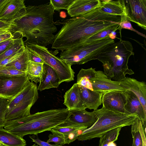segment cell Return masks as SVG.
<instances>
[{
    "mask_svg": "<svg viewBox=\"0 0 146 146\" xmlns=\"http://www.w3.org/2000/svg\"><path fill=\"white\" fill-rule=\"evenodd\" d=\"M49 139L47 142H54L55 144H65L64 139L63 135H59L55 134H50L48 136Z\"/></svg>",
    "mask_w": 146,
    "mask_h": 146,
    "instance_id": "36",
    "label": "cell"
},
{
    "mask_svg": "<svg viewBox=\"0 0 146 146\" xmlns=\"http://www.w3.org/2000/svg\"><path fill=\"white\" fill-rule=\"evenodd\" d=\"M68 113L67 108L38 112L7 121L3 127L7 131L22 137L28 135H36L50 131L64 122Z\"/></svg>",
    "mask_w": 146,
    "mask_h": 146,
    "instance_id": "3",
    "label": "cell"
},
{
    "mask_svg": "<svg viewBox=\"0 0 146 146\" xmlns=\"http://www.w3.org/2000/svg\"><path fill=\"white\" fill-rule=\"evenodd\" d=\"M126 20L146 29V0H124Z\"/></svg>",
    "mask_w": 146,
    "mask_h": 146,
    "instance_id": "10",
    "label": "cell"
},
{
    "mask_svg": "<svg viewBox=\"0 0 146 146\" xmlns=\"http://www.w3.org/2000/svg\"><path fill=\"white\" fill-rule=\"evenodd\" d=\"M15 40V38H12L0 42V55L14 44Z\"/></svg>",
    "mask_w": 146,
    "mask_h": 146,
    "instance_id": "39",
    "label": "cell"
},
{
    "mask_svg": "<svg viewBox=\"0 0 146 146\" xmlns=\"http://www.w3.org/2000/svg\"><path fill=\"white\" fill-rule=\"evenodd\" d=\"M24 0H9L0 13V20L9 23L26 11Z\"/></svg>",
    "mask_w": 146,
    "mask_h": 146,
    "instance_id": "13",
    "label": "cell"
},
{
    "mask_svg": "<svg viewBox=\"0 0 146 146\" xmlns=\"http://www.w3.org/2000/svg\"><path fill=\"white\" fill-rule=\"evenodd\" d=\"M60 84V79L55 70L44 63L41 80L38 87V90L42 91L52 88H57Z\"/></svg>",
    "mask_w": 146,
    "mask_h": 146,
    "instance_id": "19",
    "label": "cell"
},
{
    "mask_svg": "<svg viewBox=\"0 0 146 146\" xmlns=\"http://www.w3.org/2000/svg\"><path fill=\"white\" fill-rule=\"evenodd\" d=\"M12 24L0 20V29L10 30L12 27Z\"/></svg>",
    "mask_w": 146,
    "mask_h": 146,
    "instance_id": "41",
    "label": "cell"
},
{
    "mask_svg": "<svg viewBox=\"0 0 146 146\" xmlns=\"http://www.w3.org/2000/svg\"><path fill=\"white\" fill-rule=\"evenodd\" d=\"M120 86L125 90L131 91L137 97L146 114V84L135 79L126 77L119 81Z\"/></svg>",
    "mask_w": 146,
    "mask_h": 146,
    "instance_id": "15",
    "label": "cell"
},
{
    "mask_svg": "<svg viewBox=\"0 0 146 146\" xmlns=\"http://www.w3.org/2000/svg\"><path fill=\"white\" fill-rule=\"evenodd\" d=\"M29 137L32 140V141L35 142L39 146H62V144H51L47 142L42 141L38 138L37 135H33Z\"/></svg>",
    "mask_w": 146,
    "mask_h": 146,
    "instance_id": "38",
    "label": "cell"
},
{
    "mask_svg": "<svg viewBox=\"0 0 146 146\" xmlns=\"http://www.w3.org/2000/svg\"><path fill=\"white\" fill-rule=\"evenodd\" d=\"M122 92L112 91L102 94V108L116 112L126 114L124 108L125 98Z\"/></svg>",
    "mask_w": 146,
    "mask_h": 146,
    "instance_id": "16",
    "label": "cell"
},
{
    "mask_svg": "<svg viewBox=\"0 0 146 146\" xmlns=\"http://www.w3.org/2000/svg\"><path fill=\"white\" fill-rule=\"evenodd\" d=\"M26 73L9 66H3L0 68V75L7 76H17L26 74Z\"/></svg>",
    "mask_w": 146,
    "mask_h": 146,
    "instance_id": "33",
    "label": "cell"
},
{
    "mask_svg": "<svg viewBox=\"0 0 146 146\" xmlns=\"http://www.w3.org/2000/svg\"><path fill=\"white\" fill-rule=\"evenodd\" d=\"M60 16L62 18H65L66 16V13L64 11L60 12Z\"/></svg>",
    "mask_w": 146,
    "mask_h": 146,
    "instance_id": "45",
    "label": "cell"
},
{
    "mask_svg": "<svg viewBox=\"0 0 146 146\" xmlns=\"http://www.w3.org/2000/svg\"><path fill=\"white\" fill-rule=\"evenodd\" d=\"M28 51L29 61L35 62L43 64L44 62L42 59L27 46H25Z\"/></svg>",
    "mask_w": 146,
    "mask_h": 146,
    "instance_id": "40",
    "label": "cell"
},
{
    "mask_svg": "<svg viewBox=\"0 0 146 146\" xmlns=\"http://www.w3.org/2000/svg\"><path fill=\"white\" fill-rule=\"evenodd\" d=\"M108 146H116L114 142H111L108 144Z\"/></svg>",
    "mask_w": 146,
    "mask_h": 146,
    "instance_id": "46",
    "label": "cell"
},
{
    "mask_svg": "<svg viewBox=\"0 0 146 146\" xmlns=\"http://www.w3.org/2000/svg\"><path fill=\"white\" fill-rule=\"evenodd\" d=\"M78 85L81 99L84 108L94 110L97 109L102 104V94Z\"/></svg>",
    "mask_w": 146,
    "mask_h": 146,
    "instance_id": "18",
    "label": "cell"
},
{
    "mask_svg": "<svg viewBox=\"0 0 146 146\" xmlns=\"http://www.w3.org/2000/svg\"><path fill=\"white\" fill-rule=\"evenodd\" d=\"M13 37L12 34L10 32L0 35V42Z\"/></svg>",
    "mask_w": 146,
    "mask_h": 146,
    "instance_id": "42",
    "label": "cell"
},
{
    "mask_svg": "<svg viewBox=\"0 0 146 146\" xmlns=\"http://www.w3.org/2000/svg\"><path fill=\"white\" fill-rule=\"evenodd\" d=\"M9 0H0V13Z\"/></svg>",
    "mask_w": 146,
    "mask_h": 146,
    "instance_id": "43",
    "label": "cell"
},
{
    "mask_svg": "<svg viewBox=\"0 0 146 146\" xmlns=\"http://www.w3.org/2000/svg\"><path fill=\"white\" fill-rule=\"evenodd\" d=\"M78 129L71 131L67 134L63 135L64 139L65 144H69L77 139L78 137L79 136L77 131Z\"/></svg>",
    "mask_w": 146,
    "mask_h": 146,
    "instance_id": "37",
    "label": "cell"
},
{
    "mask_svg": "<svg viewBox=\"0 0 146 146\" xmlns=\"http://www.w3.org/2000/svg\"><path fill=\"white\" fill-rule=\"evenodd\" d=\"M29 80L26 74L17 76L0 75V96L13 98L23 89Z\"/></svg>",
    "mask_w": 146,
    "mask_h": 146,
    "instance_id": "9",
    "label": "cell"
},
{
    "mask_svg": "<svg viewBox=\"0 0 146 146\" xmlns=\"http://www.w3.org/2000/svg\"><path fill=\"white\" fill-rule=\"evenodd\" d=\"M25 45L39 57L44 63L55 70L60 79V84L74 80L75 72L71 66L64 60L56 56L58 50L52 51L49 50L46 47L30 44H25Z\"/></svg>",
    "mask_w": 146,
    "mask_h": 146,
    "instance_id": "8",
    "label": "cell"
},
{
    "mask_svg": "<svg viewBox=\"0 0 146 146\" xmlns=\"http://www.w3.org/2000/svg\"><path fill=\"white\" fill-rule=\"evenodd\" d=\"M25 46L22 37L15 38L14 44L0 55V62L12 55Z\"/></svg>",
    "mask_w": 146,
    "mask_h": 146,
    "instance_id": "29",
    "label": "cell"
},
{
    "mask_svg": "<svg viewBox=\"0 0 146 146\" xmlns=\"http://www.w3.org/2000/svg\"><path fill=\"white\" fill-rule=\"evenodd\" d=\"M131 43L121 40L108 46L97 58L103 64L104 73L108 78L120 81L131 75L133 71L128 68L130 56L134 55Z\"/></svg>",
    "mask_w": 146,
    "mask_h": 146,
    "instance_id": "4",
    "label": "cell"
},
{
    "mask_svg": "<svg viewBox=\"0 0 146 146\" xmlns=\"http://www.w3.org/2000/svg\"><path fill=\"white\" fill-rule=\"evenodd\" d=\"M96 71L95 68L92 67L86 69H81L77 75L76 83L78 85L93 90L90 79L94 76Z\"/></svg>",
    "mask_w": 146,
    "mask_h": 146,
    "instance_id": "25",
    "label": "cell"
},
{
    "mask_svg": "<svg viewBox=\"0 0 146 146\" xmlns=\"http://www.w3.org/2000/svg\"><path fill=\"white\" fill-rule=\"evenodd\" d=\"M97 119L90 127L84 130L77 138L83 141L100 138L115 128L131 125L137 117L134 115L116 112L102 108L94 110Z\"/></svg>",
    "mask_w": 146,
    "mask_h": 146,
    "instance_id": "5",
    "label": "cell"
},
{
    "mask_svg": "<svg viewBox=\"0 0 146 146\" xmlns=\"http://www.w3.org/2000/svg\"><path fill=\"white\" fill-rule=\"evenodd\" d=\"M64 104L68 110L86 109L83 106L78 85L76 83L65 92Z\"/></svg>",
    "mask_w": 146,
    "mask_h": 146,
    "instance_id": "20",
    "label": "cell"
},
{
    "mask_svg": "<svg viewBox=\"0 0 146 146\" xmlns=\"http://www.w3.org/2000/svg\"><path fill=\"white\" fill-rule=\"evenodd\" d=\"M111 36L90 43L82 42L62 51L60 58L72 66L82 64L97 57L106 48L114 43Z\"/></svg>",
    "mask_w": 146,
    "mask_h": 146,
    "instance_id": "6",
    "label": "cell"
},
{
    "mask_svg": "<svg viewBox=\"0 0 146 146\" xmlns=\"http://www.w3.org/2000/svg\"><path fill=\"white\" fill-rule=\"evenodd\" d=\"M101 6L100 0H74L67 11L70 17H74L99 8Z\"/></svg>",
    "mask_w": 146,
    "mask_h": 146,
    "instance_id": "17",
    "label": "cell"
},
{
    "mask_svg": "<svg viewBox=\"0 0 146 146\" xmlns=\"http://www.w3.org/2000/svg\"><path fill=\"white\" fill-rule=\"evenodd\" d=\"M84 127H86L70 126H61L58 125L52 129L50 131L52 134L63 135L67 134L71 131Z\"/></svg>",
    "mask_w": 146,
    "mask_h": 146,
    "instance_id": "30",
    "label": "cell"
},
{
    "mask_svg": "<svg viewBox=\"0 0 146 146\" xmlns=\"http://www.w3.org/2000/svg\"><path fill=\"white\" fill-rule=\"evenodd\" d=\"M90 81L93 90L102 94L110 91H125L120 86L119 81H113L108 78L102 71H96L95 76L90 79Z\"/></svg>",
    "mask_w": 146,
    "mask_h": 146,
    "instance_id": "12",
    "label": "cell"
},
{
    "mask_svg": "<svg viewBox=\"0 0 146 146\" xmlns=\"http://www.w3.org/2000/svg\"><path fill=\"white\" fill-rule=\"evenodd\" d=\"M10 99L0 96V128L3 127L6 121L5 117Z\"/></svg>",
    "mask_w": 146,
    "mask_h": 146,
    "instance_id": "31",
    "label": "cell"
},
{
    "mask_svg": "<svg viewBox=\"0 0 146 146\" xmlns=\"http://www.w3.org/2000/svg\"><path fill=\"white\" fill-rule=\"evenodd\" d=\"M54 9L49 3L26 7L23 14L12 22L9 30L19 33L27 39L24 44L46 47L52 44L57 28L53 21Z\"/></svg>",
    "mask_w": 146,
    "mask_h": 146,
    "instance_id": "2",
    "label": "cell"
},
{
    "mask_svg": "<svg viewBox=\"0 0 146 146\" xmlns=\"http://www.w3.org/2000/svg\"><path fill=\"white\" fill-rule=\"evenodd\" d=\"M101 1V6L98 8L100 11L109 15L120 16L126 19L124 0Z\"/></svg>",
    "mask_w": 146,
    "mask_h": 146,
    "instance_id": "21",
    "label": "cell"
},
{
    "mask_svg": "<svg viewBox=\"0 0 146 146\" xmlns=\"http://www.w3.org/2000/svg\"><path fill=\"white\" fill-rule=\"evenodd\" d=\"M0 141L7 146H26V142L23 137L0 128Z\"/></svg>",
    "mask_w": 146,
    "mask_h": 146,
    "instance_id": "23",
    "label": "cell"
},
{
    "mask_svg": "<svg viewBox=\"0 0 146 146\" xmlns=\"http://www.w3.org/2000/svg\"><path fill=\"white\" fill-rule=\"evenodd\" d=\"M121 129V127L115 128L106 133L100 138L99 146H108L110 142L116 141Z\"/></svg>",
    "mask_w": 146,
    "mask_h": 146,
    "instance_id": "28",
    "label": "cell"
},
{
    "mask_svg": "<svg viewBox=\"0 0 146 146\" xmlns=\"http://www.w3.org/2000/svg\"><path fill=\"white\" fill-rule=\"evenodd\" d=\"M98 8L64 20L61 29L55 35L52 48L62 51L78 44L86 38L120 23V16L107 14Z\"/></svg>",
    "mask_w": 146,
    "mask_h": 146,
    "instance_id": "1",
    "label": "cell"
},
{
    "mask_svg": "<svg viewBox=\"0 0 146 146\" xmlns=\"http://www.w3.org/2000/svg\"><path fill=\"white\" fill-rule=\"evenodd\" d=\"M25 48V45L24 46L18 51L0 61V68L5 66L7 64L17 59L23 54Z\"/></svg>",
    "mask_w": 146,
    "mask_h": 146,
    "instance_id": "34",
    "label": "cell"
},
{
    "mask_svg": "<svg viewBox=\"0 0 146 146\" xmlns=\"http://www.w3.org/2000/svg\"><path fill=\"white\" fill-rule=\"evenodd\" d=\"M122 93L125 98L124 108L125 114L136 115L146 125V114L137 96L132 92L128 90L122 92Z\"/></svg>",
    "mask_w": 146,
    "mask_h": 146,
    "instance_id": "14",
    "label": "cell"
},
{
    "mask_svg": "<svg viewBox=\"0 0 146 146\" xmlns=\"http://www.w3.org/2000/svg\"><path fill=\"white\" fill-rule=\"evenodd\" d=\"M0 146H7L5 144L0 141Z\"/></svg>",
    "mask_w": 146,
    "mask_h": 146,
    "instance_id": "47",
    "label": "cell"
},
{
    "mask_svg": "<svg viewBox=\"0 0 146 146\" xmlns=\"http://www.w3.org/2000/svg\"><path fill=\"white\" fill-rule=\"evenodd\" d=\"M31 146H38V145H36L35 144H34L33 145Z\"/></svg>",
    "mask_w": 146,
    "mask_h": 146,
    "instance_id": "48",
    "label": "cell"
},
{
    "mask_svg": "<svg viewBox=\"0 0 146 146\" xmlns=\"http://www.w3.org/2000/svg\"><path fill=\"white\" fill-rule=\"evenodd\" d=\"M43 64L29 61L26 74L29 80L34 82L36 84L40 82L42 76Z\"/></svg>",
    "mask_w": 146,
    "mask_h": 146,
    "instance_id": "24",
    "label": "cell"
},
{
    "mask_svg": "<svg viewBox=\"0 0 146 146\" xmlns=\"http://www.w3.org/2000/svg\"><path fill=\"white\" fill-rule=\"evenodd\" d=\"M29 61L28 51L25 47V50L21 56L16 60L4 66L11 67L18 70L26 73Z\"/></svg>",
    "mask_w": 146,
    "mask_h": 146,
    "instance_id": "27",
    "label": "cell"
},
{
    "mask_svg": "<svg viewBox=\"0 0 146 146\" xmlns=\"http://www.w3.org/2000/svg\"><path fill=\"white\" fill-rule=\"evenodd\" d=\"M74 0H50V2L54 8V10L58 11L62 9L67 10Z\"/></svg>",
    "mask_w": 146,
    "mask_h": 146,
    "instance_id": "32",
    "label": "cell"
},
{
    "mask_svg": "<svg viewBox=\"0 0 146 146\" xmlns=\"http://www.w3.org/2000/svg\"><path fill=\"white\" fill-rule=\"evenodd\" d=\"M119 26V24H117L109 28L100 31L86 38L81 42L90 43L109 36H111L112 39L114 40L116 37V35H114V33L117 30Z\"/></svg>",
    "mask_w": 146,
    "mask_h": 146,
    "instance_id": "26",
    "label": "cell"
},
{
    "mask_svg": "<svg viewBox=\"0 0 146 146\" xmlns=\"http://www.w3.org/2000/svg\"><path fill=\"white\" fill-rule=\"evenodd\" d=\"M131 125V132L133 137L132 146H146V125L137 117Z\"/></svg>",
    "mask_w": 146,
    "mask_h": 146,
    "instance_id": "22",
    "label": "cell"
},
{
    "mask_svg": "<svg viewBox=\"0 0 146 146\" xmlns=\"http://www.w3.org/2000/svg\"><path fill=\"white\" fill-rule=\"evenodd\" d=\"M119 26L117 28V30H119L120 31V33L122 29H125L133 31L138 34L146 38L145 35L139 32L133 27L130 21L125 20L119 23Z\"/></svg>",
    "mask_w": 146,
    "mask_h": 146,
    "instance_id": "35",
    "label": "cell"
},
{
    "mask_svg": "<svg viewBox=\"0 0 146 146\" xmlns=\"http://www.w3.org/2000/svg\"><path fill=\"white\" fill-rule=\"evenodd\" d=\"M9 30L0 29V35L10 32Z\"/></svg>",
    "mask_w": 146,
    "mask_h": 146,
    "instance_id": "44",
    "label": "cell"
},
{
    "mask_svg": "<svg viewBox=\"0 0 146 146\" xmlns=\"http://www.w3.org/2000/svg\"><path fill=\"white\" fill-rule=\"evenodd\" d=\"M97 119L93 111L88 112L86 109L69 110L66 120L59 125L85 127L88 128L91 126Z\"/></svg>",
    "mask_w": 146,
    "mask_h": 146,
    "instance_id": "11",
    "label": "cell"
},
{
    "mask_svg": "<svg viewBox=\"0 0 146 146\" xmlns=\"http://www.w3.org/2000/svg\"><path fill=\"white\" fill-rule=\"evenodd\" d=\"M38 90L36 84L29 80L20 92L10 99L5 115L6 121L31 114V109L38 98Z\"/></svg>",
    "mask_w": 146,
    "mask_h": 146,
    "instance_id": "7",
    "label": "cell"
}]
</instances>
